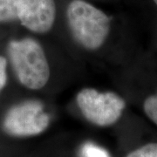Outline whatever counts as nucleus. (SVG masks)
<instances>
[{"label": "nucleus", "mask_w": 157, "mask_h": 157, "mask_svg": "<svg viewBox=\"0 0 157 157\" xmlns=\"http://www.w3.org/2000/svg\"><path fill=\"white\" fill-rule=\"evenodd\" d=\"M143 110L147 118L157 126V93L144 101Z\"/></svg>", "instance_id": "6e6552de"}, {"label": "nucleus", "mask_w": 157, "mask_h": 157, "mask_svg": "<svg viewBox=\"0 0 157 157\" xmlns=\"http://www.w3.org/2000/svg\"><path fill=\"white\" fill-rule=\"evenodd\" d=\"M11 67L19 82L29 89H41L50 78V67L45 51L31 38L12 40L8 45Z\"/></svg>", "instance_id": "f257e3e1"}, {"label": "nucleus", "mask_w": 157, "mask_h": 157, "mask_svg": "<svg viewBox=\"0 0 157 157\" xmlns=\"http://www.w3.org/2000/svg\"><path fill=\"white\" fill-rule=\"evenodd\" d=\"M49 124L50 116L43 103L32 100L11 107L5 116L3 128L11 136L29 137L43 133Z\"/></svg>", "instance_id": "20e7f679"}, {"label": "nucleus", "mask_w": 157, "mask_h": 157, "mask_svg": "<svg viewBox=\"0 0 157 157\" xmlns=\"http://www.w3.org/2000/svg\"><path fill=\"white\" fill-rule=\"evenodd\" d=\"M67 17L73 39L82 47L96 50L105 43L110 19L100 9L83 0H73L67 6Z\"/></svg>", "instance_id": "f03ea898"}, {"label": "nucleus", "mask_w": 157, "mask_h": 157, "mask_svg": "<svg viewBox=\"0 0 157 157\" xmlns=\"http://www.w3.org/2000/svg\"><path fill=\"white\" fill-rule=\"evenodd\" d=\"M17 19L30 31L37 33L49 32L55 21L54 0H17Z\"/></svg>", "instance_id": "39448f33"}, {"label": "nucleus", "mask_w": 157, "mask_h": 157, "mask_svg": "<svg viewBox=\"0 0 157 157\" xmlns=\"http://www.w3.org/2000/svg\"><path fill=\"white\" fill-rule=\"evenodd\" d=\"M127 157H157V143L152 142L140 147L129 153Z\"/></svg>", "instance_id": "1a4fd4ad"}, {"label": "nucleus", "mask_w": 157, "mask_h": 157, "mask_svg": "<svg viewBox=\"0 0 157 157\" xmlns=\"http://www.w3.org/2000/svg\"><path fill=\"white\" fill-rule=\"evenodd\" d=\"M76 102L83 116L99 127H108L115 123L126 107L125 101L117 94L102 93L94 88L80 90Z\"/></svg>", "instance_id": "7ed1b4c3"}, {"label": "nucleus", "mask_w": 157, "mask_h": 157, "mask_svg": "<svg viewBox=\"0 0 157 157\" xmlns=\"http://www.w3.org/2000/svg\"><path fill=\"white\" fill-rule=\"evenodd\" d=\"M81 157H111L106 149L94 144L92 142H86L80 149Z\"/></svg>", "instance_id": "0eeeda50"}, {"label": "nucleus", "mask_w": 157, "mask_h": 157, "mask_svg": "<svg viewBox=\"0 0 157 157\" xmlns=\"http://www.w3.org/2000/svg\"><path fill=\"white\" fill-rule=\"evenodd\" d=\"M17 0H0V23L17 19Z\"/></svg>", "instance_id": "423d86ee"}, {"label": "nucleus", "mask_w": 157, "mask_h": 157, "mask_svg": "<svg viewBox=\"0 0 157 157\" xmlns=\"http://www.w3.org/2000/svg\"><path fill=\"white\" fill-rule=\"evenodd\" d=\"M154 2H155V3L157 5V0H154Z\"/></svg>", "instance_id": "9b49d317"}, {"label": "nucleus", "mask_w": 157, "mask_h": 157, "mask_svg": "<svg viewBox=\"0 0 157 157\" xmlns=\"http://www.w3.org/2000/svg\"><path fill=\"white\" fill-rule=\"evenodd\" d=\"M7 63L5 58L0 56V92L5 87L7 81V73H6Z\"/></svg>", "instance_id": "9d476101"}]
</instances>
